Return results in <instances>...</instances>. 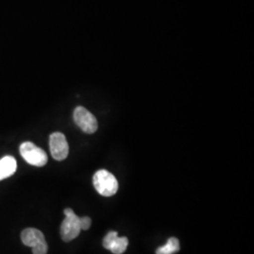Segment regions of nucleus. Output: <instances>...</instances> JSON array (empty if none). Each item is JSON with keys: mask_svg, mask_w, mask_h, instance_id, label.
Masks as SVG:
<instances>
[{"mask_svg": "<svg viewBox=\"0 0 254 254\" xmlns=\"http://www.w3.org/2000/svg\"><path fill=\"white\" fill-rule=\"evenodd\" d=\"M93 186L96 191L105 197H110L118 191V181L116 177L106 170H100L93 175Z\"/></svg>", "mask_w": 254, "mask_h": 254, "instance_id": "1", "label": "nucleus"}, {"mask_svg": "<svg viewBox=\"0 0 254 254\" xmlns=\"http://www.w3.org/2000/svg\"><path fill=\"white\" fill-rule=\"evenodd\" d=\"M21 240L24 245L30 247L33 254H46L48 246L44 234L35 228L25 229L21 234Z\"/></svg>", "mask_w": 254, "mask_h": 254, "instance_id": "2", "label": "nucleus"}, {"mask_svg": "<svg viewBox=\"0 0 254 254\" xmlns=\"http://www.w3.org/2000/svg\"><path fill=\"white\" fill-rule=\"evenodd\" d=\"M64 218L61 226V236L65 242H70L79 236L81 232L80 218L71 208L64 210Z\"/></svg>", "mask_w": 254, "mask_h": 254, "instance_id": "3", "label": "nucleus"}, {"mask_svg": "<svg viewBox=\"0 0 254 254\" xmlns=\"http://www.w3.org/2000/svg\"><path fill=\"white\" fill-rule=\"evenodd\" d=\"M20 154L27 163L36 167H44L48 160L46 152L30 141L21 144Z\"/></svg>", "mask_w": 254, "mask_h": 254, "instance_id": "4", "label": "nucleus"}, {"mask_svg": "<svg viewBox=\"0 0 254 254\" xmlns=\"http://www.w3.org/2000/svg\"><path fill=\"white\" fill-rule=\"evenodd\" d=\"M73 120L75 125L87 134H93L98 129V122L95 116L83 107H77L74 109Z\"/></svg>", "mask_w": 254, "mask_h": 254, "instance_id": "5", "label": "nucleus"}, {"mask_svg": "<svg viewBox=\"0 0 254 254\" xmlns=\"http://www.w3.org/2000/svg\"><path fill=\"white\" fill-rule=\"evenodd\" d=\"M49 146L53 158L58 161H63L69 154V145L67 139L61 132H55L50 135Z\"/></svg>", "mask_w": 254, "mask_h": 254, "instance_id": "6", "label": "nucleus"}, {"mask_svg": "<svg viewBox=\"0 0 254 254\" xmlns=\"http://www.w3.org/2000/svg\"><path fill=\"white\" fill-rule=\"evenodd\" d=\"M103 246L105 249L110 251L112 254H123L128 247L127 237H119L118 233L111 231L103 240Z\"/></svg>", "mask_w": 254, "mask_h": 254, "instance_id": "7", "label": "nucleus"}, {"mask_svg": "<svg viewBox=\"0 0 254 254\" xmlns=\"http://www.w3.org/2000/svg\"><path fill=\"white\" fill-rule=\"evenodd\" d=\"M17 169L16 159L11 155H6L0 159V181L13 175Z\"/></svg>", "mask_w": 254, "mask_h": 254, "instance_id": "8", "label": "nucleus"}, {"mask_svg": "<svg viewBox=\"0 0 254 254\" xmlns=\"http://www.w3.org/2000/svg\"><path fill=\"white\" fill-rule=\"evenodd\" d=\"M180 251V243L176 237H171L164 246L156 250V254H173Z\"/></svg>", "mask_w": 254, "mask_h": 254, "instance_id": "9", "label": "nucleus"}, {"mask_svg": "<svg viewBox=\"0 0 254 254\" xmlns=\"http://www.w3.org/2000/svg\"><path fill=\"white\" fill-rule=\"evenodd\" d=\"M91 225V219L89 217H83L80 218V227L81 230L87 231L89 230Z\"/></svg>", "mask_w": 254, "mask_h": 254, "instance_id": "10", "label": "nucleus"}]
</instances>
